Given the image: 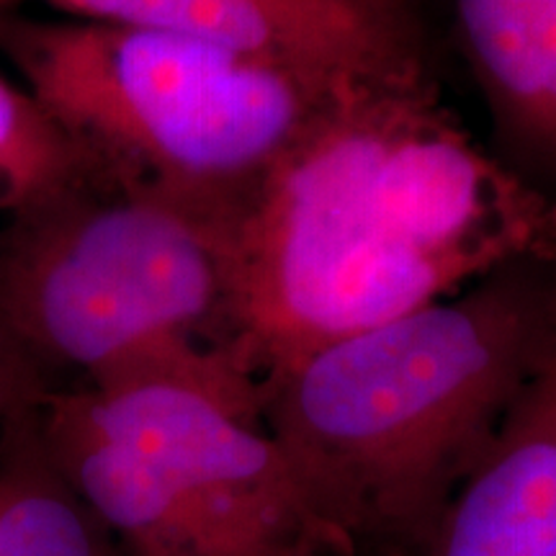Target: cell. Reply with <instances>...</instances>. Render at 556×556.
I'll return each instance as SVG.
<instances>
[{"label":"cell","mask_w":556,"mask_h":556,"mask_svg":"<svg viewBox=\"0 0 556 556\" xmlns=\"http://www.w3.org/2000/svg\"><path fill=\"white\" fill-rule=\"evenodd\" d=\"M225 343L255 377L556 250V206L428 83L332 101L222 217Z\"/></svg>","instance_id":"obj_1"},{"label":"cell","mask_w":556,"mask_h":556,"mask_svg":"<svg viewBox=\"0 0 556 556\" xmlns=\"http://www.w3.org/2000/svg\"><path fill=\"white\" fill-rule=\"evenodd\" d=\"M556 336V261L454 296L261 379L263 426L348 552L420 544Z\"/></svg>","instance_id":"obj_2"},{"label":"cell","mask_w":556,"mask_h":556,"mask_svg":"<svg viewBox=\"0 0 556 556\" xmlns=\"http://www.w3.org/2000/svg\"><path fill=\"white\" fill-rule=\"evenodd\" d=\"M31 99L83 152L222 214L351 93L178 34L106 24L0 26ZM358 93V90H356Z\"/></svg>","instance_id":"obj_3"},{"label":"cell","mask_w":556,"mask_h":556,"mask_svg":"<svg viewBox=\"0 0 556 556\" xmlns=\"http://www.w3.org/2000/svg\"><path fill=\"white\" fill-rule=\"evenodd\" d=\"M18 219L0 250V315L90 387L170 377L206 325H225L219 214L144 189L103 204L70 193Z\"/></svg>","instance_id":"obj_4"},{"label":"cell","mask_w":556,"mask_h":556,"mask_svg":"<svg viewBox=\"0 0 556 556\" xmlns=\"http://www.w3.org/2000/svg\"><path fill=\"white\" fill-rule=\"evenodd\" d=\"M67 400L90 428L229 526L268 544L353 556L312 516L294 469L258 417L170 381L90 387Z\"/></svg>","instance_id":"obj_5"},{"label":"cell","mask_w":556,"mask_h":556,"mask_svg":"<svg viewBox=\"0 0 556 556\" xmlns=\"http://www.w3.org/2000/svg\"><path fill=\"white\" fill-rule=\"evenodd\" d=\"M83 21L189 37L336 93L415 86L420 31L407 0H47Z\"/></svg>","instance_id":"obj_6"},{"label":"cell","mask_w":556,"mask_h":556,"mask_svg":"<svg viewBox=\"0 0 556 556\" xmlns=\"http://www.w3.org/2000/svg\"><path fill=\"white\" fill-rule=\"evenodd\" d=\"M415 556H556V336Z\"/></svg>","instance_id":"obj_7"},{"label":"cell","mask_w":556,"mask_h":556,"mask_svg":"<svg viewBox=\"0 0 556 556\" xmlns=\"http://www.w3.org/2000/svg\"><path fill=\"white\" fill-rule=\"evenodd\" d=\"M454 11L497 119L556 165V0H454Z\"/></svg>","instance_id":"obj_8"},{"label":"cell","mask_w":556,"mask_h":556,"mask_svg":"<svg viewBox=\"0 0 556 556\" xmlns=\"http://www.w3.org/2000/svg\"><path fill=\"white\" fill-rule=\"evenodd\" d=\"M0 556H114L106 528L54 464L39 407L3 420Z\"/></svg>","instance_id":"obj_9"},{"label":"cell","mask_w":556,"mask_h":556,"mask_svg":"<svg viewBox=\"0 0 556 556\" xmlns=\"http://www.w3.org/2000/svg\"><path fill=\"white\" fill-rule=\"evenodd\" d=\"M83 152L29 90L0 75V176L21 199V214L78 191Z\"/></svg>","instance_id":"obj_10"},{"label":"cell","mask_w":556,"mask_h":556,"mask_svg":"<svg viewBox=\"0 0 556 556\" xmlns=\"http://www.w3.org/2000/svg\"><path fill=\"white\" fill-rule=\"evenodd\" d=\"M47 394L39 358L0 315V422L21 409L39 407Z\"/></svg>","instance_id":"obj_11"},{"label":"cell","mask_w":556,"mask_h":556,"mask_svg":"<svg viewBox=\"0 0 556 556\" xmlns=\"http://www.w3.org/2000/svg\"><path fill=\"white\" fill-rule=\"evenodd\" d=\"M0 212H13V214H21V199L18 193L13 191V186L0 176Z\"/></svg>","instance_id":"obj_12"},{"label":"cell","mask_w":556,"mask_h":556,"mask_svg":"<svg viewBox=\"0 0 556 556\" xmlns=\"http://www.w3.org/2000/svg\"><path fill=\"white\" fill-rule=\"evenodd\" d=\"M18 0H0V13H3L5 9H11V5H16Z\"/></svg>","instance_id":"obj_13"},{"label":"cell","mask_w":556,"mask_h":556,"mask_svg":"<svg viewBox=\"0 0 556 556\" xmlns=\"http://www.w3.org/2000/svg\"><path fill=\"white\" fill-rule=\"evenodd\" d=\"M315 556H340V554H315Z\"/></svg>","instance_id":"obj_14"}]
</instances>
